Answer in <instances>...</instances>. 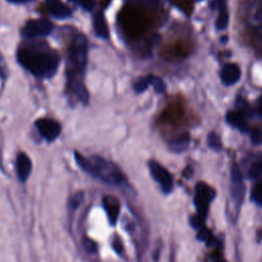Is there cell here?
I'll return each instance as SVG.
<instances>
[{
	"label": "cell",
	"instance_id": "obj_16",
	"mask_svg": "<svg viewBox=\"0 0 262 262\" xmlns=\"http://www.w3.org/2000/svg\"><path fill=\"white\" fill-rule=\"evenodd\" d=\"M226 119H227V122L230 125L239 129L241 131H247L248 130V125H247L246 119H245L244 115L241 112H238V111L229 112L226 116Z\"/></svg>",
	"mask_w": 262,
	"mask_h": 262
},
{
	"label": "cell",
	"instance_id": "obj_1",
	"mask_svg": "<svg viewBox=\"0 0 262 262\" xmlns=\"http://www.w3.org/2000/svg\"><path fill=\"white\" fill-rule=\"evenodd\" d=\"M18 63L38 78H51L59 64L58 53L43 41H27L16 52Z\"/></svg>",
	"mask_w": 262,
	"mask_h": 262
},
{
	"label": "cell",
	"instance_id": "obj_28",
	"mask_svg": "<svg viewBox=\"0 0 262 262\" xmlns=\"http://www.w3.org/2000/svg\"><path fill=\"white\" fill-rule=\"evenodd\" d=\"M113 248L115 249V251H116L117 253H120V254H121L122 251H123V245H122L121 241L118 239V238L114 239V242H113Z\"/></svg>",
	"mask_w": 262,
	"mask_h": 262
},
{
	"label": "cell",
	"instance_id": "obj_6",
	"mask_svg": "<svg viewBox=\"0 0 262 262\" xmlns=\"http://www.w3.org/2000/svg\"><path fill=\"white\" fill-rule=\"evenodd\" d=\"M248 23L262 46V0H255L248 9Z\"/></svg>",
	"mask_w": 262,
	"mask_h": 262
},
{
	"label": "cell",
	"instance_id": "obj_11",
	"mask_svg": "<svg viewBox=\"0 0 262 262\" xmlns=\"http://www.w3.org/2000/svg\"><path fill=\"white\" fill-rule=\"evenodd\" d=\"M220 77L223 84L233 85L241 78V69L235 63H225L221 69Z\"/></svg>",
	"mask_w": 262,
	"mask_h": 262
},
{
	"label": "cell",
	"instance_id": "obj_29",
	"mask_svg": "<svg viewBox=\"0 0 262 262\" xmlns=\"http://www.w3.org/2000/svg\"><path fill=\"white\" fill-rule=\"evenodd\" d=\"M8 2L14 3V4H24V3H28V2H32L34 0H7Z\"/></svg>",
	"mask_w": 262,
	"mask_h": 262
},
{
	"label": "cell",
	"instance_id": "obj_25",
	"mask_svg": "<svg viewBox=\"0 0 262 262\" xmlns=\"http://www.w3.org/2000/svg\"><path fill=\"white\" fill-rule=\"evenodd\" d=\"M198 238L201 239V241H204V242H210L212 241V236H211V232L208 228L206 227H201L199 233H198Z\"/></svg>",
	"mask_w": 262,
	"mask_h": 262
},
{
	"label": "cell",
	"instance_id": "obj_8",
	"mask_svg": "<svg viewBox=\"0 0 262 262\" xmlns=\"http://www.w3.org/2000/svg\"><path fill=\"white\" fill-rule=\"evenodd\" d=\"M39 133L48 141H53L56 139L61 131L60 124L52 119H39L35 123Z\"/></svg>",
	"mask_w": 262,
	"mask_h": 262
},
{
	"label": "cell",
	"instance_id": "obj_12",
	"mask_svg": "<svg viewBox=\"0 0 262 262\" xmlns=\"http://www.w3.org/2000/svg\"><path fill=\"white\" fill-rule=\"evenodd\" d=\"M68 86L70 89V92L76 96V98L81 101L84 104L88 103L89 100V94L88 91L83 83V80H77V79H68Z\"/></svg>",
	"mask_w": 262,
	"mask_h": 262
},
{
	"label": "cell",
	"instance_id": "obj_7",
	"mask_svg": "<svg viewBox=\"0 0 262 262\" xmlns=\"http://www.w3.org/2000/svg\"><path fill=\"white\" fill-rule=\"evenodd\" d=\"M148 166L151 176L160 184L163 191L169 192L173 187V179L169 171L156 161H150Z\"/></svg>",
	"mask_w": 262,
	"mask_h": 262
},
{
	"label": "cell",
	"instance_id": "obj_4",
	"mask_svg": "<svg viewBox=\"0 0 262 262\" xmlns=\"http://www.w3.org/2000/svg\"><path fill=\"white\" fill-rule=\"evenodd\" d=\"M53 29L52 24L45 18L30 19L21 29V36L27 39L48 36Z\"/></svg>",
	"mask_w": 262,
	"mask_h": 262
},
{
	"label": "cell",
	"instance_id": "obj_2",
	"mask_svg": "<svg viewBox=\"0 0 262 262\" xmlns=\"http://www.w3.org/2000/svg\"><path fill=\"white\" fill-rule=\"evenodd\" d=\"M75 158L79 166L88 174L96 177L108 184H121L125 177L120 168L113 162H110L98 156L85 158L79 152H75Z\"/></svg>",
	"mask_w": 262,
	"mask_h": 262
},
{
	"label": "cell",
	"instance_id": "obj_17",
	"mask_svg": "<svg viewBox=\"0 0 262 262\" xmlns=\"http://www.w3.org/2000/svg\"><path fill=\"white\" fill-rule=\"evenodd\" d=\"M189 145V136L187 134H181L176 136L170 141V148L174 151L181 152L185 150Z\"/></svg>",
	"mask_w": 262,
	"mask_h": 262
},
{
	"label": "cell",
	"instance_id": "obj_31",
	"mask_svg": "<svg viewBox=\"0 0 262 262\" xmlns=\"http://www.w3.org/2000/svg\"><path fill=\"white\" fill-rule=\"evenodd\" d=\"M214 262H227V261H225L224 259H216Z\"/></svg>",
	"mask_w": 262,
	"mask_h": 262
},
{
	"label": "cell",
	"instance_id": "obj_21",
	"mask_svg": "<svg viewBox=\"0 0 262 262\" xmlns=\"http://www.w3.org/2000/svg\"><path fill=\"white\" fill-rule=\"evenodd\" d=\"M252 199L258 203L262 205V180L258 181L255 186L253 187L252 190Z\"/></svg>",
	"mask_w": 262,
	"mask_h": 262
},
{
	"label": "cell",
	"instance_id": "obj_27",
	"mask_svg": "<svg viewBox=\"0 0 262 262\" xmlns=\"http://www.w3.org/2000/svg\"><path fill=\"white\" fill-rule=\"evenodd\" d=\"M6 76H7V68H6L3 57L0 54V77L4 79V78H6Z\"/></svg>",
	"mask_w": 262,
	"mask_h": 262
},
{
	"label": "cell",
	"instance_id": "obj_14",
	"mask_svg": "<svg viewBox=\"0 0 262 262\" xmlns=\"http://www.w3.org/2000/svg\"><path fill=\"white\" fill-rule=\"evenodd\" d=\"M32 170V163L30 158L25 152H19L16 158V172L19 180L26 181Z\"/></svg>",
	"mask_w": 262,
	"mask_h": 262
},
{
	"label": "cell",
	"instance_id": "obj_5",
	"mask_svg": "<svg viewBox=\"0 0 262 262\" xmlns=\"http://www.w3.org/2000/svg\"><path fill=\"white\" fill-rule=\"evenodd\" d=\"M214 198V190L205 182H199L195 186L194 203L198 209V214L204 219L207 216L209 205Z\"/></svg>",
	"mask_w": 262,
	"mask_h": 262
},
{
	"label": "cell",
	"instance_id": "obj_15",
	"mask_svg": "<svg viewBox=\"0 0 262 262\" xmlns=\"http://www.w3.org/2000/svg\"><path fill=\"white\" fill-rule=\"evenodd\" d=\"M93 29L94 33L97 37L101 39H108L110 38V32L108 27L105 20V17L101 11H97L93 18Z\"/></svg>",
	"mask_w": 262,
	"mask_h": 262
},
{
	"label": "cell",
	"instance_id": "obj_24",
	"mask_svg": "<svg viewBox=\"0 0 262 262\" xmlns=\"http://www.w3.org/2000/svg\"><path fill=\"white\" fill-rule=\"evenodd\" d=\"M74 2H76L79 6H81L83 9L85 10H92V8L94 7L95 1L94 0H72Z\"/></svg>",
	"mask_w": 262,
	"mask_h": 262
},
{
	"label": "cell",
	"instance_id": "obj_18",
	"mask_svg": "<svg viewBox=\"0 0 262 262\" xmlns=\"http://www.w3.org/2000/svg\"><path fill=\"white\" fill-rule=\"evenodd\" d=\"M262 174V156H259L251 164L248 175L250 178H256Z\"/></svg>",
	"mask_w": 262,
	"mask_h": 262
},
{
	"label": "cell",
	"instance_id": "obj_19",
	"mask_svg": "<svg viewBox=\"0 0 262 262\" xmlns=\"http://www.w3.org/2000/svg\"><path fill=\"white\" fill-rule=\"evenodd\" d=\"M147 78H148V81H149V85H151L158 93H163L165 91L166 85H165L164 81L161 78H159L157 76H154V75H148Z\"/></svg>",
	"mask_w": 262,
	"mask_h": 262
},
{
	"label": "cell",
	"instance_id": "obj_30",
	"mask_svg": "<svg viewBox=\"0 0 262 262\" xmlns=\"http://www.w3.org/2000/svg\"><path fill=\"white\" fill-rule=\"evenodd\" d=\"M258 112L262 116V93L258 99Z\"/></svg>",
	"mask_w": 262,
	"mask_h": 262
},
{
	"label": "cell",
	"instance_id": "obj_10",
	"mask_svg": "<svg viewBox=\"0 0 262 262\" xmlns=\"http://www.w3.org/2000/svg\"><path fill=\"white\" fill-rule=\"evenodd\" d=\"M102 204H103V207H104V210L107 215L110 223L112 225H115L117 223L119 213H120L119 200L114 195H105V196H103Z\"/></svg>",
	"mask_w": 262,
	"mask_h": 262
},
{
	"label": "cell",
	"instance_id": "obj_23",
	"mask_svg": "<svg viewBox=\"0 0 262 262\" xmlns=\"http://www.w3.org/2000/svg\"><path fill=\"white\" fill-rule=\"evenodd\" d=\"M251 140L254 144L259 145L262 143V131L260 129H253L251 131Z\"/></svg>",
	"mask_w": 262,
	"mask_h": 262
},
{
	"label": "cell",
	"instance_id": "obj_26",
	"mask_svg": "<svg viewBox=\"0 0 262 262\" xmlns=\"http://www.w3.org/2000/svg\"><path fill=\"white\" fill-rule=\"evenodd\" d=\"M83 246H84V248H85V250L87 251V252H89V253H94V252H96V245H95V243L92 241V239H90V238H84L83 239Z\"/></svg>",
	"mask_w": 262,
	"mask_h": 262
},
{
	"label": "cell",
	"instance_id": "obj_13",
	"mask_svg": "<svg viewBox=\"0 0 262 262\" xmlns=\"http://www.w3.org/2000/svg\"><path fill=\"white\" fill-rule=\"evenodd\" d=\"M212 7L218 10V17L216 19V28L218 30L226 29L229 20V15L226 7V0H215L212 3Z\"/></svg>",
	"mask_w": 262,
	"mask_h": 262
},
{
	"label": "cell",
	"instance_id": "obj_20",
	"mask_svg": "<svg viewBox=\"0 0 262 262\" xmlns=\"http://www.w3.org/2000/svg\"><path fill=\"white\" fill-rule=\"evenodd\" d=\"M148 86H149V81H148L147 76H146V77H140V78H138V79L134 82V84H133V88H134V91H135L136 93H141V92L145 91Z\"/></svg>",
	"mask_w": 262,
	"mask_h": 262
},
{
	"label": "cell",
	"instance_id": "obj_3",
	"mask_svg": "<svg viewBox=\"0 0 262 262\" xmlns=\"http://www.w3.org/2000/svg\"><path fill=\"white\" fill-rule=\"evenodd\" d=\"M88 41L83 34H78L73 39L69 50L68 79L83 80L84 72L87 66Z\"/></svg>",
	"mask_w": 262,
	"mask_h": 262
},
{
	"label": "cell",
	"instance_id": "obj_22",
	"mask_svg": "<svg viewBox=\"0 0 262 262\" xmlns=\"http://www.w3.org/2000/svg\"><path fill=\"white\" fill-rule=\"evenodd\" d=\"M208 144L211 148L215 149V150H219L222 146L221 144V139L219 138V136L216 133H210L208 136Z\"/></svg>",
	"mask_w": 262,
	"mask_h": 262
},
{
	"label": "cell",
	"instance_id": "obj_9",
	"mask_svg": "<svg viewBox=\"0 0 262 262\" xmlns=\"http://www.w3.org/2000/svg\"><path fill=\"white\" fill-rule=\"evenodd\" d=\"M48 12L55 18L63 19L72 15L71 8L60 0H45Z\"/></svg>",
	"mask_w": 262,
	"mask_h": 262
}]
</instances>
